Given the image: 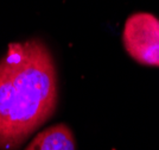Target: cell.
<instances>
[{"label": "cell", "mask_w": 159, "mask_h": 150, "mask_svg": "<svg viewBox=\"0 0 159 150\" xmlns=\"http://www.w3.org/2000/svg\"><path fill=\"white\" fill-rule=\"evenodd\" d=\"M58 100L52 55L42 41L11 43L0 60V149H16L52 116Z\"/></svg>", "instance_id": "6da1fadb"}, {"label": "cell", "mask_w": 159, "mask_h": 150, "mask_svg": "<svg viewBox=\"0 0 159 150\" xmlns=\"http://www.w3.org/2000/svg\"><path fill=\"white\" fill-rule=\"evenodd\" d=\"M122 43L138 63L159 67V18L148 12L131 14L124 25Z\"/></svg>", "instance_id": "7a4b0ae2"}, {"label": "cell", "mask_w": 159, "mask_h": 150, "mask_svg": "<svg viewBox=\"0 0 159 150\" xmlns=\"http://www.w3.org/2000/svg\"><path fill=\"white\" fill-rule=\"evenodd\" d=\"M73 131L66 124H55L36 135L25 150H75Z\"/></svg>", "instance_id": "3957f363"}]
</instances>
